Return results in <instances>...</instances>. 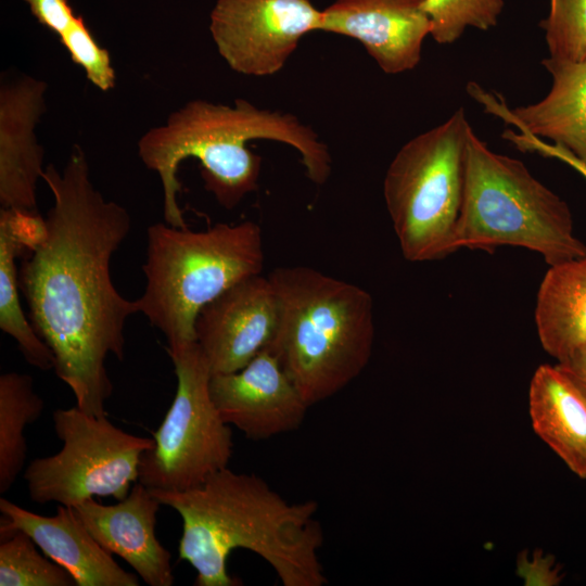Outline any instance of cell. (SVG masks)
Instances as JSON below:
<instances>
[{
    "label": "cell",
    "mask_w": 586,
    "mask_h": 586,
    "mask_svg": "<svg viewBox=\"0 0 586 586\" xmlns=\"http://www.w3.org/2000/svg\"><path fill=\"white\" fill-rule=\"evenodd\" d=\"M53 195L47 235L24 259L18 281L40 339L54 355L55 374L76 406L106 416L113 385L105 358H124L126 320L140 313L138 300L113 284L112 255L130 230L125 207L94 188L84 150L75 144L62 171L50 164L41 178Z\"/></svg>",
    "instance_id": "cell-1"
},
{
    "label": "cell",
    "mask_w": 586,
    "mask_h": 586,
    "mask_svg": "<svg viewBox=\"0 0 586 586\" xmlns=\"http://www.w3.org/2000/svg\"><path fill=\"white\" fill-rule=\"evenodd\" d=\"M182 519L179 560L196 571L195 586H238L227 571L239 548L263 558L284 586L328 583L318 550L323 532L318 502L291 504L256 474L226 468L184 492L152 491Z\"/></svg>",
    "instance_id": "cell-2"
},
{
    "label": "cell",
    "mask_w": 586,
    "mask_h": 586,
    "mask_svg": "<svg viewBox=\"0 0 586 586\" xmlns=\"http://www.w3.org/2000/svg\"><path fill=\"white\" fill-rule=\"evenodd\" d=\"M254 139L294 148L313 182L323 184L328 180L332 162L329 149L296 116L259 109L244 99H237L233 106L191 100L138 141L142 163L161 179L165 221L187 228L177 201L181 190L177 171L186 157L199 160L204 188L225 208L235 207L256 190L262 157L246 146Z\"/></svg>",
    "instance_id": "cell-3"
},
{
    "label": "cell",
    "mask_w": 586,
    "mask_h": 586,
    "mask_svg": "<svg viewBox=\"0 0 586 586\" xmlns=\"http://www.w3.org/2000/svg\"><path fill=\"white\" fill-rule=\"evenodd\" d=\"M268 278L279 319L267 348L313 406L340 392L368 365L374 343L372 297L307 266L279 267Z\"/></svg>",
    "instance_id": "cell-4"
},
{
    "label": "cell",
    "mask_w": 586,
    "mask_h": 586,
    "mask_svg": "<svg viewBox=\"0 0 586 586\" xmlns=\"http://www.w3.org/2000/svg\"><path fill=\"white\" fill-rule=\"evenodd\" d=\"M264 259L262 230L254 221L217 224L203 231L151 225L140 313L163 332L166 348L195 343L202 308L237 283L260 275Z\"/></svg>",
    "instance_id": "cell-5"
},
{
    "label": "cell",
    "mask_w": 586,
    "mask_h": 586,
    "mask_svg": "<svg viewBox=\"0 0 586 586\" xmlns=\"http://www.w3.org/2000/svg\"><path fill=\"white\" fill-rule=\"evenodd\" d=\"M455 245L457 251L487 253L520 246L542 255L548 266L586 254V244L575 235L568 203L523 162L491 150L473 129Z\"/></svg>",
    "instance_id": "cell-6"
},
{
    "label": "cell",
    "mask_w": 586,
    "mask_h": 586,
    "mask_svg": "<svg viewBox=\"0 0 586 586\" xmlns=\"http://www.w3.org/2000/svg\"><path fill=\"white\" fill-rule=\"evenodd\" d=\"M470 126L463 107L406 142L385 173L383 196L405 259H444L457 251L455 231L466 186Z\"/></svg>",
    "instance_id": "cell-7"
},
{
    "label": "cell",
    "mask_w": 586,
    "mask_h": 586,
    "mask_svg": "<svg viewBox=\"0 0 586 586\" xmlns=\"http://www.w3.org/2000/svg\"><path fill=\"white\" fill-rule=\"evenodd\" d=\"M166 349L177 377L176 394L153 433L154 447L141 457L138 481L152 491L184 492L228 468L232 431L212 399V372L198 343Z\"/></svg>",
    "instance_id": "cell-8"
},
{
    "label": "cell",
    "mask_w": 586,
    "mask_h": 586,
    "mask_svg": "<svg viewBox=\"0 0 586 586\" xmlns=\"http://www.w3.org/2000/svg\"><path fill=\"white\" fill-rule=\"evenodd\" d=\"M52 420L63 446L26 468L29 498L39 505L74 507L94 496L127 497L139 479L141 457L154 447V438L127 433L106 416H92L77 406L54 410Z\"/></svg>",
    "instance_id": "cell-9"
},
{
    "label": "cell",
    "mask_w": 586,
    "mask_h": 586,
    "mask_svg": "<svg viewBox=\"0 0 586 586\" xmlns=\"http://www.w3.org/2000/svg\"><path fill=\"white\" fill-rule=\"evenodd\" d=\"M322 17L310 0H217L209 30L231 69L262 77L281 71Z\"/></svg>",
    "instance_id": "cell-10"
},
{
    "label": "cell",
    "mask_w": 586,
    "mask_h": 586,
    "mask_svg": "<svg viewBox=\"0 0 586 586\" xmlns=\"http://www.w3.org/2000/svg\"><path fill=\"white\" fill-rule=\"evenodd\" d=\"M279 302L268 277H250L202 308L196 343L212 374L230 373L267 348L277 330Z\"/></svg>",
    "instance_id": "cell-11"
},
{
    "label": "cell",
    "mask_w": 586,
    "mask_h": 586,
    "mask_svg": "<svg viewBox=\"0 0 586 586\" xmlns=\"http://www.w3.org/2000/svg\"><path fill=\"white\" fill-rule=\"evenodd\" d=\"M209 392L222 420L251 440L298 429L310 407L268 348L238 371L212 374Z\"/></svg>",
    "instance_id": "cell-12"
},
{
    "label": "cell",
    "mask_w": 586,
    "mask_h": 586,
    "mask_svg": "<svg viewBox=\"0 0 586 586\" xmlns=\"http://www.w3.org/2000/svg\"><path fill=\"white\" fill-rule=\"evenodd\" d=\"M424 0H336L322 10L320 31L356 39L390 75L417 67L431 24Z\"/></svg>",
    "instance_id": "cell-13"
},
{
    "label": "cell",
    "mask_w": 586,
    "mask_h": 586,
    "mask_svg": "<svg viewBox=\"0 0 586 586\" xmlns=\"http://www.w3.org/2000/svg\"><path fill=\"white\" fill-rule=\"evenodd\" d=\"M542 65L551 76V88L536 103L510 110L505 99L476 82L467 92L486 113L519 130L561 145L586 163V60L572 62L545 58Z\"/></svg>",
    "instance_id": "cell-14"
},
{
    "label": "cell",
    "mask_w": 586,
    "mask_h": 586,
    "mask_svg": "<svg viewBox=\"0 0 586 586\" xmlns=\"http://www.w3.org/2000/svg\"><path fill=\"white\" fill-rule=\"evenodd\" d=\"M162 504L142 483L115 505L89 498L74 510L94 539L110 553L124 559L150 586L174 583L170 552L155 535L156 513Z\"/></svg>",
    "instance_id": "cell-15"
},
{
    "label": "cell",
    "mask_w": 586,
    "mask_h": 586,
    "mask_svg": "<svg viewBox=\"0 0 586 586\" xmlns=\"http://www.w3.org/2000/svg\"><path fill=\"white\" fill-rule=\"evenodd\" d=\"M47 89L46 81L26 75L1 84V208L38 213L36 188L44 169L35 128L46 111Z\"/></svg>",
    "instance_id": "cell-16"
},
{
    "label": "cell",
    "mask_w": 586,
    "mask_h": 586,
    "mask_svg": "<svg viewBox=\"0 0 586 586\" xmlns=\"http://www.w3.org/2000/svg\"><path fill=\"white\" fill-rule=\"evenodd\" d=\"M0 535L26 533L41 551L66 569L76 586H138L136 574L126 572L91 535L73 507L59 505L56 514H36L1 497Z\"/></svg>",
    "instance_id": "cell-17"
},
{
    "label": "cell",
    "mask_w": 586,
    "mask_h": 586,
    "mask_svg": "<svg viewBox=\"0 0 586 586\" xmlns=\"http://www.w3.org/2000/svg\"><path fill=\"white\" fill-rule=\"evenodd\" d=\"M535 433L581 479H586V397L557 365H540L528 388Z\"/></svg>",
    "instance_id": "cell-18"
},
{
    "label": "cell",
    "mask_w": 586,
    "mask_h": 586,
    "mask_svg": "<svg viewBox=\"0 0 586 586\" xmlns=\"http://www.w3.org/2000/svg\"><path fill=\"white\" fill-rule=\"evenodd\" d=\"M535 324L557 361L586 345V254L549 266L537 291Z\"/></svg>",
    "instance_id": "cell-19"
},
{
    "label": "cell",
    "mask_w": 586,
    "mask_h": 586,
    "mask_svg": "<svg viewBox=\"0 0 586 586\" xmlns=\"http://www.w3.org/2000/svg\"><path fill=\"white\" fill-rule=\"evenodd\" d=\"M43 400L33 378L15 371L0 375V493L8 492L23 469L27 455L25 428L38 420Z\"/></svg>",
    "instance_id": "cell-20"
},
{
    "label": "cell",
    "mask_w": 586,
    "mask_h": 586,
    "mask_svg": "<svg viewBox=\"0 0 586 586\" xmlns=\"http://www.w3.org/2000/svg\"><path fill=\"white\" fill-rule=\"evenodd\" d=\"M26 251L7 222L0 219V328L16 341L29 365L48 371L54 369V355L26 319L20 301L15 259Z\"/></svg>",
    "instance_id": "cell-21"
},
{
    "label": "cell",
    "mask_w": 586,
    "mask_h": 586,
    "mask_svg": "<svg viewBox=\"0 0 586 586\" xmlns=\"http://www.w3.org/2000/svg\"><path fill=\"white\" fill-rule=\"evenodd\" d=\"M0 536V586H76L73 575L43 557L26 533Z\"/></svg>",
    "instance_id": "cell-22"
},
{
    "label": "cell",
    "mask_w": 586,
    "mask_h": 586,
    "mask_svg": "<svg viewBox=\"0 0 586 586\" xmlns=\"http://www.w3.org/2000/svg\"><path fill=\"white\" fill-rule=\"evenodd\" d=\"M422 7L430 20V36L440 44H450L469 27H495L505 0H424Z\"/></svg>",
    "instance_id": "cell-23"
},
{
    "label": "cell",
    "mask_w": 586,
    "mask_h": 586,
    "mask_svg": "<svg viewBox=\"0 0 586 586\" xmlns=\"http://www.w3.org/2000/svg\"><path fill=\"white\" fill-rule=\"evenodd\" d=\"M539 26L550 58L586 60V0H549L548 15Z\"/></svg>",
    "instance_id": "cell-24"
},
{
    "label": "cell",
    "mask_w": 586,
    "mask_h": 586,
    "mask_svg": "<svg viewBox=\"0 0 586 586\" xmlns=\"http://www.w3.org/2000/svg\"><path fill=\"white\" fill-rule=\"evenodd\" d=\"M60 40L92 85L104 92L114 88L116 77L110 53L98 44L82 16H76Z\"/></svg>",
    "instance_id": "cell-25"
},
{
    "label": "cell",
    "mask_w": 586,
    "mask_h": 586,
    "mask_svg": "<svg viewBox=\"0 0 586 586\" xmlns=\"http://www.w3.org/2000/svg\"><path fill=\"white\" fill-rule=\"evenodd\" d=\"M501 138L524 153H537L545 157L559 160L586 179V163L561 145L548 143L524 130L506 129L501 133Z\"/></svg>",
    "instance_id": "cell-26"
},
{
    "label": "cell",
    "mask_w": 586,
    "mask_h": 586,
    "mask_svg": "<svg viewBox=\"0 0 586 586\" xmlns=\"http://www.w3.org/2000/svg\"><path fill=\"white\" fill-rule=\"evenodd\" d=\"M37 21L61 36L75 21L68 0H24Z\"/></svg>",
    "instance_id": "cell-27"
},
{
    "label": "cell",
    "mask_w": 586,
    "mask_h": 586,
    "mask_svg": "<svg viewBox=\"0 0 586 586\" xmlns=\"http://www.w3.org/2000/svg\"><path fill=\"white\" fill-rule=\"evenodd\" d=\"M518 570L527 585L552 586L558 585L562 579L560 570L555 564V558L539 550H536L531 559L526 555H519Z\"/></svg>",
    "instance_id": "cell-28"
},
{
    "label": "cell",
    "mask_w": 586,
    "mask_h": 586,
    "mask_svg": "<svg viewBox=\"0 0 586 586\" xmlns=\"http://www.w3.org/2000/svg\"><path fill=\"white\" fill-rule=\"evenodd\" d=\"M556 365L586 397V345Z\"/></svg>",
    "instance_id": "cell-29"
}]
</instances>
